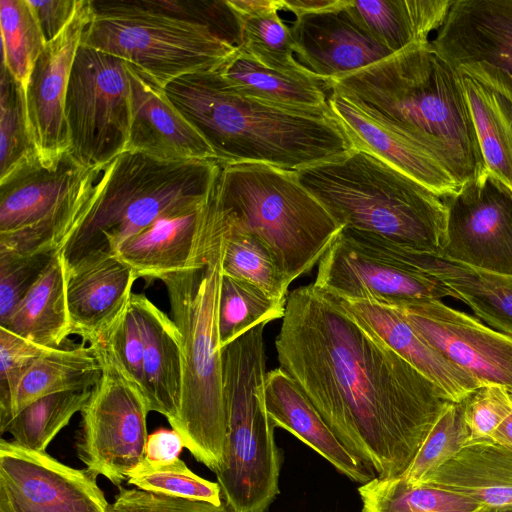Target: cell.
<instances>
[{"label":"cell","mask_w":512,"mask_h":512,"mask_svg":"<svg viewBox=\"0 0 512 512\" xmlns=\"http://www.w3.org/2000/svg\"><path fill=\"white\" fill-rule=\"evenodd\" d=\"M275 348L279 367L376 477L403 475L453 402L314 283L288 294Z\"/></svg>","instance_id":"1"},{"label":"cell","mask_w":512,"mask_h":512,"mask_svg":"<svg viewBox=\"0 0 512 512\" xmlns=\"http://www.w3.org/2000/svg\"><path fill=\"white\" fill-rule=\"evenodd\" d=\"M328 86L429 151L461 186L486 172L462 75L431 41L411 45Z\"/></svg>","instance_id":"2"},{"label":"cell","mask_w":512,"mask_h":512,"mask_svg":"<svg viewBox=\"0 0 512 512\" xmlns=\"http://www.w3.org/2000/svg\"><path fill=\"white\" fill-rule=\"evenodd\" d=\"M164 90L220 164L264 163L297 171L354 149L331 110L259 101L231 88L215 70L182 76Z\"/></svg>","instance_id":"3"},{"label":"cell","mask_w":512,"mask_h":512,"mask_svg":"<svg viewBox=\"0 0 512 512\" xmlns=\"http://www.w3.org/2000/svg\"><path fill=\"white\" fill-rule=\"evenodd\" d=\"M224 251L225 222L210 195L192 263L160 279L168 294L171 318L181 336L182 395L174 430L191 455L214 473L223 464L227 431L218 334Z\"/></svg>","instance_id":"4"},{"label":"cell","mask_w":512,"mask_h":512,"mask_svg":"<svg viewBox=\"0 0 512 512\" xmlns=\"http://www.w3.org/2000/svg\"><path fill=\"white\" fill-rule=\"evenodd\" d=\"M295 174L343 228L400 249L442 254L444 200L384 161L352 149Z\"/></svg>","instance_id":"5"},{"label":"cell","mask_w":512,"mask_h":512,"mask_svg":"<svg viewBox=\"0 0 512 512\" xmlns=\"http://www.w3.org/2000/svg\"><path fill=\"white\" fill-rule=\"evenodd\" d=\"M220 169L216 160H161L125 151L105 164L88 208L61 253L66 268L121 245L161 218L201 207Z\"/></svg>","instance_id":"6"},{"label":"cell","mask_w":512,"mask_h":512,"mask_svg":"<svg viewBox=\"0 0 512 512\" xmlns=\"http://www.w3.org/2000/svg\"><path fill=\"white\" fill-rule=\"evenodd\" d=\"M213 191L229 222L267 247L289 285L319 263L343 229L295 171L220 164Z\"/></svg>","instance_id":"7"},{"label":"cell","mask_w":512,"mask_h":512,"mask_svg":"<svg viewBox=\"0 0 512 512\" xmlns=\"http://www.w3.org/2000/svg\"><path fill=\"white\" fill-rule=\"evenodd\" d=\"M263 322L222 349L227 431L216 474L231 512H268L279 494L283 455L264 405Z\"/></svg>","instance_id":"8"},{"label":"cell","mask_w":512,"mask_h":512,"mask_svg":"<svg viewBox=\"0 0 512 512\" xmlns=\"http://www.w3.org/2000/svg\"><path fill=\"white\" fill-rule=\"evenodd\" d=\"M81 45L138 67L160 86L219 67L237 47L210 29L142 7L137 0H91Z\"/></svg>","instance_id":"9"},{"label":"cell","mask_w":512,"mask_h":512,"mask_svg":"<svg viewBox=\"0 0 512 512\" xmlns=\"http://www.w3.org/2000/svg\"><path fill=\"white\" fill-rule=\"evenodd\" d=\"M103 166L87 168L69 153L40 159L0 180V250L61 252L81 222Z\"/></svg>","instance_id":"10"},{"label":"cell","mask_w":512,"mask_h":512,"mask_svg":"<svg viewBox=\"0 0 512 512\" xmlns=\"http://www.w3.org/2000/svg\"><path fill=\"white\" fill-rule=\"evenodd\" d=\"M69 153L82 166H104L126 151L131 127L128 63L80 45L65 101Z\"/></svg>","instance_id":"11"},{"label":"cell","mask_w":512,"mask_h":512,"mask_svg":"<svg viewBox=\"0 0 512 512\" xmlns=\"http://www.w3.org/2000/svg\"><path fill=\"white\" fill-rule=\"evenodd\" d=\"M92 347L102 373L80 412L75 449L90 474L120 487L145 458L150 411L143 394L123 376L106 349L101 344Z\"/></svg>","instance_id":"12"},{"label":"cell","mask_w":512,"mask_h":512,"mask_svg":"<svg viewBox=\"0 0 512 512\" xmlns=\"http://www.w3.org/2000/svg\"><path fill=\"white\" fill-rule=\"evenodd\" d=\"M314 285L336 298L393 306L458 296L415 266L403 249L345 228L318 263Z\"/></svg>","instance_id":"13"},{"label":"cell","mask_w":512,"mask_h":512,"mask_svg":"<svg viewBox=\"0 0 512 512\" xmlns=\"http://www.w3.org/2000/svg\"><path fill=\"white\" fill-rule=\"evenodd\" d=\"M431 43L461 75L512 103V0H455Z\"/></svg>","instance_id":"14"},{"label":"cell","mask_w":512,"mask_h":512,"mask_svg":"<svg viewBox=\"0 0 512 512\" xmlns=\"http://www.w3.org/2000/svg\"><path fill=\"white\" fill-rule=\"evenodd\" d=\"M96 477L0 440V512H113Z\"/></svg>","instance_id":"15"},{"label":"cell","mask_w":512,"mask_h":512,"mask_svg":"<svg viewBox=\"0 0 512 512\" xmlns=\"http://www.w3.org/2000/svg\"><path fill=\"white\" fill-rule=\"evenodd\" d=\"M443 200L447 241L440 255L512 275V192L485 172Z\"/></svg>","instance_id":"16"},{"label":"cell","mask_w":512,"mask_h":512,"mask_svg":"<svg viewBox=\"0 0 512 512\" xmlns=\"http://www.w3.org/2000/svg\"><path fill=\"white\" fill-rule=\"evenodd\" d=\"M390 307L442 356L479 383L512 390L511 337L441 300L407 301Z\"/></svg>","instance_id":"17"},{"label":"cell","mask_w":512,"mask_h":512,"mask_svg":"<svg viewBox=\"0 0 512 512\" xmlns=\"http://www.w3.org/2000/svg\"><path fill=\"white\" fill-rule=\"evenodd\" d=\"M92 17L91 0H79L66 27L46 43L24 87L29 134L44 166L57 162L70 147L66 94L76 53Z\"/></svg>","instance_id":"18"},{"label":"cell","mask_w":512,"mask_h":512,"mask_svg":"<svg viewBox=\"0 0 512 512\" xmlns=\"http://www.w3.org/2000/svg\"><path fill=\"white\" fill-rule=\"evenodd\" d=\"M344 6L297 17L291 29L298 62L327 84L392 54Z\"/></svg>","instance_id":"19"},{"label":"cell","mask_w":512,"mask_h":512,"mask_svg":"<svg viewBox=\"0 0 512 512\" xmlns=\"http://www.w3.org/2000/svg\"><path fill=\"white\" fill-rule=\"evenodd\" d=\"M128 75L132 117L126 151L167 161L216 160L209 144L172 105L162 86L130 63Z\"/></svg>","instance_id":"20"},{"label":"cell","mask_w":512,"mask_h":512,"mask_svg":"<svg viewBox=\"0 0 512 512\" xmlns=\"http://www.w3.org/2000/svg\"><path fill=\"white\" fill-rule=\"evenodd\" d=\"M138 279L115 255L84 259L66 268V301L72 334L98 345L127 308Z\"/></svg>","instance_id":"21"},{"label":"cell","mask_w":512,"mask_h":512,"mask_svg":"<svg viewBox=\"0 0 512 512\" xmlns=\"http://www.w3.org/2000/svg\"><path fill=\"white\" fill-rule=\"evenodd\" d=\"M328 104L354 149L384 161L442 199L454 196L462 189L450 171L429 151L376 121L340 94L331 91Z\"/></svg>","instance_id":"22"},{"label":"cell","mask_w":512,"mask_h":512,"mask_svg":"<svg viewBox=\"0 0 512 512\" xmlns=\"http://www.w3.org/2000/svg\"><path fill=\"white\" fill-rule=\"evenodd\" d=\"M264 405L275 427L293 434L350 480L365 484L376 477L343 446L311 401L280 367L266 373Z\"/></svg>","instance_id":"23"},{"label":"cell","mask_w":512,"mask_h":512,"mask_svg":"<svg viewBox=\"0 0 512 512\" xmlns=\"http://www.w3.org/2000/svg\"><path fill=\"white\" fill-rule=\"evenodd\" d=\"M130 302L144 340L143 393L149 411L163 415L174 429L182 395L181 336L174 323L145 294L133 293Z\"/></svg>","instance_id":"24"},{"label":"cell","mask_w":512,"mask_h":512,"mask_svg":"<svg viewBox=\"0 0 512 512\" xmlns=\"http://www.w3.org/2000/svg\"><path fill=\"white\" fill-rule=\"evenodd\" d=\"M336 299L351 316L443 389L453 402L463 401L483 386L428 344L396 309L371 302Z\"/></svg>","instance_id":"25"},{"label":"cell","mask_w":512,"mask_h":512,"mask_svg":"<svg viewBox=\"0 0 512 512\" xmlns=\"http://www.w3.org/2000/svg\"><path fill=\"white\" fill-rule=\"evenodd\" d=\"M420 484L465 495L483 508L512 507V446L472 440Z\"/></svg>","instance_id":"26"},{"label":"cell","mask_w":512,"mask_h":512,"mask_svg":"<svg viewBox=\"0 0 512 512\" xmlns=\"http://www.w3.org/2000/svg\"><path fill=\"white\" fill-rule=\"evenodd\" d=\"M405 251L415 266L450 288L487 326L512 338V275L485 271L440 254Z\"/></svg>","instance_id":"27"},{"label":"cell","mask_w":512,"mask_h":512,"mask_svg":"<svg viewBox=\"0 0 512 512\" xmlns=\"http://www.w3.org/2000/svg\"><path fill=\"white\" fill-rule=\"evenodd\" d=\"M205 203L159 219L125 241L115 256L146 282L187 268L193 261Z\"/></svg>","instance_id":"28"},{"label":"cell","mask_w":512,"mask_h":512,"mask_svg":"<svg viewBox=\"0 0 512 512\" xmlns=\"http://www.w3.org/2000/svg\"><path fill=\"white\" fill-rule=\"evenodd\" d=\"M215 71L231 88L259 101L306 111H330V87L311 73L267 68L238 48Z\"/></svg>","instance_id":"29"},{"label":"cell","mask_w":512,"mask_h":512,"mask_svg":"<svg viewBox=\"0 0 512 512\" xmlns=\"http://www.w3.org/2000/svg\"><path fill=\"white\" fill-rule=\"evenodd\" d=\"M455 0H349L358 22L393 53L430 42Z\"/></svg>","instance_id":"30"},{"label":"cell","mask_w":512,"mask_h":512,"mask_svg":"<svg viewBox=\"0 0 512 512\" xmlns=\"http://www.w3.org/2000/svg\"><path fill=\"white\" fill-rule=\"evenodd\" d=\"M0 327L48 348H60L72 334L66 301V265L61 252Z\"/></svg>","instance_id":"31"},{"label":"cell","mask_w":512,"mask_h":512,"mask_svg":"<svg viewBox=\"0 0 512 512\" xmlns=\"http://www.w3.org/2000/svg\"><path fill=\"white\" fill-rule=\"evenodd\" d=\"M102 366L95 349L84 343L55 348L39 357L25 372L11 399V420L25 407L48 395L92 389Z\"/></svg>","instance_id":"32"},{"label":"cell","mask_w":512,"mask_h":512,"mask_svg":"<svg viewBox=\"0 0 512 512\" xmlns=\"http://www.w3.org/2000/svg\"><path fill=\"white\" fill-rule=\"evenodd\" d=\"M486 172L512 192V103L462 75Z\"/></svg>","instance_id":"33"},{"label":"cell","mask_w":512,"mask_h":512,"mask_svg":"<svg viewBox=\"0 0 512 512\" xmlns=\"http://www.w3.org/2000/svg\"><path fill=\"white\" fill-rule=\"evenodd\" d=\"M362 512H479L471 498L431 485H410L400 476L375 477L358 488Z\"/></svg>","instance_id":"34"},{"label":"cell","mask_w":512,"mask_h":512,"mask_svg":"<svg viewBox=\"0 0 512 512\" xmlns=\"http://www.w3.org/2000/svg\"><path fill=\"white\" fill-rule=\"evenodd\" d=\"M285 305L249 282L223 275L218 305L220 348L263 322L282 319Z\"/></svg>","instance_id":"35"},{"label":"cell","mask_w":512,"mask_h":512,"mask_svg":"<svg viewBox=\"0 0 512 512\" xmlns=\"http://www.w3.org/2000/svg\"><path fill=\"white\" fill-rule=\"evenodd\" d=\"M222 215L225 222L223 275L249 282L286 303L289 284L267 247L255 236L235 227L223 212Z\"/></svg>","instance_id":"36"},{"label":"cell","mask_w":512,"mask_h":512,"mask_svg":"<svg viewBox=\"0 0 512 512\" xmlns=\"http://www.w3.org/2000/svg\"><path fill=\"white\" fill-rule=\"evenodd\" d=\"M92 389L61 392L40 398L13 417L5 432L11 435V441L24 448L46 451L72 417L81 412Z\"/></svg>","instance_id":"37"},{"label":"cell","mask_w":512,"mask_h":512,"mask_svg":"<svg viewBox=\"0 0 512 512\" xmlns=\"http://www.w3.org/2000/svg\"><path fill=\"white\" fill-rule=\"evenodd\" d=\"M2 62L25 87L46 41L29 0H0Z\"/></svg>","instance_id":"38"},{"label":"cell","mask_w":512,"mask_h":512,"mask_svg":"<svg viewBox=\"0 0 512 512\" xmlns=\"http://www.w3.org/2000/svg\"><path fill=\"white\" fill-rule=\"evenodd\" d=\"M30 137L23 85L1 64L0 77V180L38 159Z\"/></svg>","instance_id":"39"},{"label":"cell","mask_w":512,"mask_h":512,"mask_svg":"<svg viewBox=\"0 0 512 512\" xmlns=\"http://www.w3.org/2000/svg\"><path fill=\"white\" fill-rule=\"evenodd\" d=\"M238 19L241 52L270 69L311 73L295 58L291 29L281 20L278 11Z\"/></svg>","instance_id":"40"},{"label":"cell","mask_w":512,"mask_h":512,"mask_svg":"<svg viewBox=\"0 0 512 512\" xmlns=\"http://www.w3.org/2000/svg\"><path fill=\"white\" fill-rule=\"evenodd\" d=\"M127 483L156 494L214 505L223 503L219 484L196 475L180 458L164 462L144 458L129 473Z\"/></svg>","instance_id":"41"},{"label":"cell","mask_w":512,"mask_h":512,"mask_svg":"<svg viewBox=\"0 0 512 512\" xmlns=\"http://www.w3.org/2000/svg\"><path fill=\"white\" fill-rule=\"evenodd\" d=\"M470 441L471 435L464 419L463 401L451 402L431 428L408 469L400 477L410 485H419Z\"/></svg>","instance_id":"42"},{"label":"cell","mask_w":512,"mask_h":512,"mask_svg":"<svg viewBox=\"0 0 512 512\" xmlns=\"http://www.w3.org/2000/svg\"><path fill=\"white\" fill-rule=\"evenodd\" d=\"M137 2L148 10L204 26L237 48L240 45V21L227 0H137Z\"/></svg>","instance_id":"43"},{"label":"cell","mask_w":512,"mask_h":512,"mask_svg":"<svg viewBox=\"0 0 512 512\" xmlns=\"http://www.w3.org/2000/svg\"><path fill=\"white\" fill-rule=\"evenodd\" d=\"M57 253L0 250V326L7 322Z\"/></svg>","instance_id":"44"},{"label":"cell","mask_w":512,"mask_h":512,"mask_svg":"<svg viewBox=\"0 0 512 512\" xmlns=\"http://www.w3.org/2000/svg\"><path fill=\"white\" fill-rule=\"evenodd\" d=\"M55 348L31 342L0 327V433L11 421V399L21 378L41 356Z\"/></svg>","instance_id":"45"},{"label":"cell","mask_w":512,"mask_h":512,"mask_svg":"<svg viewBox=\"0 0 512 512\" xmlns=\"http://www.w3.org/2000/svg\"><path fill=\"white\" fill-rule=\"evenodd\" d=\"M100 344L123 376L144 396V340L138 317L130 301L104 342Z\"/></svg>","instance_id":"46"},{"label":"cell","mask_w":512,"mask_h":512,"mask_svg":"<svg viewBox=\"0 0 512 512\" xmlns=\"http://www.w3.org/2000/svg\"><path fill=\"white\" fill-rule=\"evenodd\" d=\"M464 419L472 440L491 439L495 430L512 413L505 388L483 385L463 400Z\"/></svg>","instance_id":"47"},{"label":"cell","mask_w":512,"mask_h":512,"mask_svg":"<svg viewBox=\"0 0 512 512\" xmlns=\"http://www.w3.org/2000/svg\"><path fill=\"white\" fill-rule=\"evenodd\" d=\"M112 510L113 512H231L224 502L221 505H214L137 488L122 487L115 496Z\"/></svg>","instance_id":"48"},{"label":"cell","mask_w":512,"mask_h":512,"mask_svg":"<svg viewBox=\"0 0 512 512\" xmlns=\"http://www.w3.org/2000/svg\"><path fill=\"white\" fill-rule=\"evenodd\" d=\"M29 3L47 43L57 37L72 19L79 0H29Z\"/></svg>","instance_id":"49"},{"label":"cell","mask_w":512,"mask_h":512,"mask_svg":"<svg viewBox=\"0 0 512 512\" xmlns=\"http://www.w3.org/2000/svg\"><path fill=\"white\" fill-rule=\"evenodd\" d=\"M183 448L184 441L176 430L161 428L148 435L145 458L155 462L172 461L179 458Z\"/></svg>","instance_id":"50"},{"label":"cell","mask_w":512,"mask_h":512,"mask_svg":"<svg viewBox=\"0 0 512 512\" xmlns=\"http://www.w3.org/2000/svg\"><path fill=\"white\" fill-rule=\"evenodd\" d=\"M238 18L252 17L283 9L282 0H227Z\"/></svg>","instance_id":"51"},{"label":"cell","mask_w":512,"mask_h":512,"mask_svg":"<svg viewBox=\"0 0 512 512\" xmlns=\"http://www.w3.org/2000/svg\"><path fill=\"white\" fill-rule=\"evenodd\" d=\"M347 0H282L283 9L296 18L305 14L321 12L344 6Z\"/></svg>","instance_id":"52"},{"label":"cell","mask_w":512,"mask_h":512,"mask_svg":"<svg viewBox=\"0 0 512 512\" xmlns=\"http://www.w3.org/2000/svg\"><path fill=\"white\" fill-rule=\"evenodd\" d=\"M491 439L512 446V413L495 430Z\"/></svg>","instance_id":"53"},{"label":"cell","mask_w":512,"mask_h":512,"mask_svg":"<svg viewBox=\"0 0 512 512\" xmlns=\"http://www.w3.org/2000/svg\"><path fill=\"white\" fill-rule=\"evenodd\" d=\"M479 512H512V507H506V508H482Z\"/></svg>","instance_id":"54"},{"label":"cell","mask_w":512,"mask_h":512,"mask_svg":"<svg viewBox=\"0 0 512 512\" xmlns=\"http://www.w3.org/2000/svg\"><path fill=\"white\" fill-rule=\"evenodd\" d=\"M507 392H508L509 398H510V400L512 402V390L511 391H507Z\"/></svg>","instance_id":"55"}]
</instances>
